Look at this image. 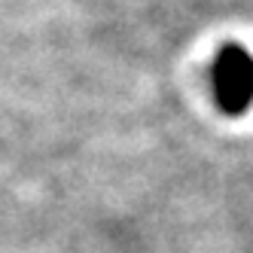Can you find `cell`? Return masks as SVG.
I'll return each instance as SVG.
<instances>
[{
	"label": "cell",
	"instance_id": "cell-1",
	"mask_svg": "<svg viewBox=\"0 0 253 253\" xmlns=\"http://www.w3.org/2000/svg\"><path fill=\"white\" fill-rule=\"evenodd\" d=\"M211 85L226 116H244L253 107V55L238 43H226L211 64Z\"/></svg>",
	"mask_w": 253,
	"mask_h": 253
}]
</instances>
